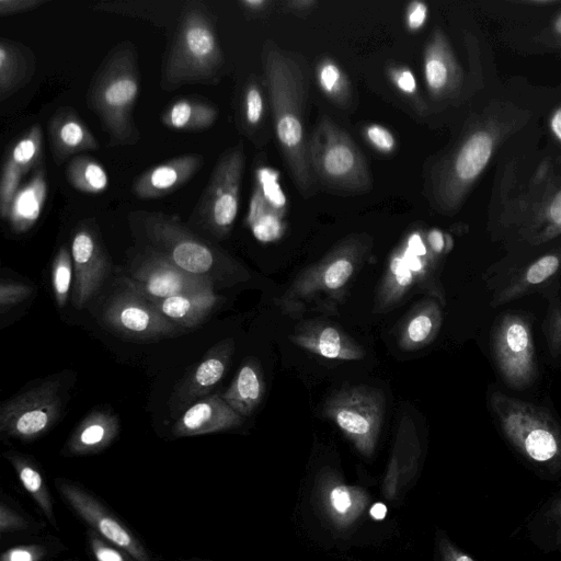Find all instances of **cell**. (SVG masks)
Returning a JSON list of instances; mask_svg holds the SVG:
<instances>
[{
    "label": "cell",
    "instance_id": "1",
    "mask_svg": "<svg viewBox=\"0 0 561 561\" xmlns=\"http://www.w3.org/2000/svg\"><path fill=\"white\" fill-rule=\"evenodd\" d=\"M529 117L528 111L504 101H492L471 117L430 172L426 192L432 207L444 215L457 213L501 145Z\"/></svg>",
    "mask_w": 561,
    "mask_h": 561
},
{
    "label": "cell",
    "instance_id": "2",
    "mask_svg": "<svg viewBox=\"0 0 561 561\" xmlns=\"http://www.w3.org/2000/svg\"><path fill=\"white\" fill-rule=\"evenodd\" d=\"M265 89L277 145L299 194L308 198L316 191L306 133L309 72L304 58L283 49L272 39L262 48Z\"/></svg>",
    "mask_w": 561,
    "mask_h": 561
},
{
    "label": "cell",
    "instance_id": "3",
    "mask_svg": "<svg viewBox=\"0 0 561 561\" xmlns=\"http://www.w3.org/2000/svg\"><path fill=\"white\" fill-rule=\"evenodd\" d=\"M367 233H352L340 240L320 260L302 270L275 300L280 311L299 318L308 311L335 314L348 288L373 249Z\"/></svg>",
    "mask_w": 561,
    "mask_h": 561
},
{
    "label": "cell",
    "instance_id": "4",
    "mask_svg": "<svg viewBox=\"0 0 561 561\" xmlns=\"http://www.w3.org/2000/svg\"><path fill=\"white\" fill-rule=\"evenodd\" d=\"M140 92L137 51L125 41L113 47L94 72L87 104L100 118L108 146H130L140 139L134 108Z\"/></svg>",
    "mask_w": 561,
    "mask_h": 561
},
{
    "label": "cell",
    "instance_id": "5",
    "mask_svg": "<svg viewBox=\"0 0 561 561\" xmlns=\"http://www.w3.org/2000/svg\"><path fill=\"white\" fill-rule=\"evenodd\" d=\"M224 64L214 14L202 0L183 2L160 87L172 91L183 84H215Z\"/></svg>",
    "mask_w": 561,
    "mask_h": 561
},
{
    "label": "cell",
    "instance_id": "6",
    "mask_svg": "<svg viewBox=\"0 0 561 561\" xmlns=\"http://www.w3.org/2000/svg\"><path fill=\"white\" fill-rule=\"evenodd\" d=\"M500 236L526 250L561 236V178L540 165L500 215Z\"/></svg>",
    "mask_w": 561,
    "mask_h": 561
},
{
    "label": "cell",
    "instance_id": "7",
    "mask_svg": "<svg viewBox=\"0 0 561 561\" xmlns=\"http://www.w3.org/2000/svg\"><path fill=\"white\" fill-rule=\"evenodd\" d=\"M489 410L501 433L524 457L539 465L561 462V424L543 405L490 391Z\"/></svg>",
    "mask_w": 561,
    "mask_h": 561
},
{
    "label": "cell",
    "instance_id": "8",
    "mask_svg": "<svg viewBox=\"0 0 561 561\" xmlns=\"http://www.w3.org/2000/svg\"><path fill=\"white\" fill-rule=\"evenodd\" d=\"M309 160L316 182L342 193H365L371 178L365 156L350 135L322 115L309 138Z\"/></svg>",
    "mask_w": 561,
    "mask_h": 561
},
{
    "label": "cell",
    "instance_id": "9",
    "mask_svg": "<svg viewBox=\"0 0 561 561\" xmlns=\"http://www.w3.org/2000/svg\"><path fill=\"white\" fill-rule=\"evenodd\" d=\"M129 222L137 234L144 236L154 252L194 275L211 271L220 254L185 227L179 218L160 211L136 210Z\"/></svg>",
    "mask_w": 561,
    "mask_h": 561
},
{
    "label": "cell",
    "instance_id": "10",
    "mask_svg": "<svg viewBox=\"0 0 561 561\" xmlns=\"http://www.w3.org/2000/svg\"><path fill=\"white\" fill-rule=\"evenodd\" d=\"M245 163L243 142L226 149L218 158L191 220L216 238H226L234 225Z\"/></svg>",
    "mask_w": 561,
    "mask_h": 561
},
{
    "label": "cell",
    "instance_id": "11",
    "mask_svg": "<svg viewBox=\"0 0 561 561\" xmlns=\"http://www.w3.org/2000/svg\"><path fill=\"white\" fill-rule=\"evenodd\" d=\"M385 411L383 391L365 385L342 389L333 393L323 405V414L334 422L365 457L375 453Z\"/></svg>",
    "mask_w": 561,
    "mask_h": 561
},
{
    "label": "cell",
    "instance_id": "12",
    "mask_svg": "<svg viewBox=\"0 0 561 561\" xmlns=\"http://www.w3.org/2000/svg\"><path fill=\"white\" fill-rule=\"evenodd\" d=\"M490 347L495 366L510 388L524 390L536 381V347L526 314L508 311L499 317L492 328Z\"/></svg>",
    "mask_w": 561,
    "mask_h": 561
},
{
    "label": "cell",
    "instance_id": "13",
    "mask_svg": "<svg viewBox=\"0 0 561 561\" xmlns=\"http://www.w3.org/2000/svg\"><path fill=\"white\" fill-rule=\"evenodd\" d=\"M60 412L58 383L43 382L1 405L0 431L8 437L31 442L47 433L58 421Z\"/></svg>",
    "mask_w": 561,
    "mask_h": 561
},
{
    "label": "cell",
    "instance_id": "14",
    "mask_svg": "<svg viewBox=\"0 0 561 561\" xmlns=\"http://www.w3.org/2000/svg\"><path fill=\"white\" fill-rule=\"evenodd\" d=\"M55 485L64 502L89 526V529L118 546L137 561H153L150 552L133 530L87 489L64 478L57 479Z\"/></svg>",
    "mask_w": 561,
    "mask_h": 561
},
{
    "label": "cell",
    "instance_id": "15",
    "mask_svg": "<svg viewBox=\"0 0 561 561\" xmlns=\"http://www.w3.org/2000/svg\"><path fill=\"white\" fill-rule=\"evenodd\" d=\"M103 320L115 332L138 341L170 336L178 333L180 328L149 300L128 289L108 300Z\"/></svg>",
    "mask_w": 561,
    "mask_h": 561
},
{
    "label": "cell",
    "instance_id": "16",
    "mask_svg": "<svg viewBox=\"0 0 561 561\" xmlns=\"http://www.w3.org/2000/svg\"><path fill=\"white\" fill-rule=\"evenodd\" d=\"M123 282L126 289L149 301L199 290L213 285L207 275L187 273L154 251Z\"/></svg>",
    "mask_w": 561,
    "mask_h": 561
},
{
    "label": "cell",
    "instance_id": "17",
    "mask_svg": "<svg viewBox=\"0 0 561 561\" xmlns=\"http://www.w3.org/2000/svg\"><path fill=\"white\" fill-rule=\"evenodd\" d=\"M75 271L73 302L83 308L100 290L108 272V259L93 219H85L76 227L71 241Z\"/></svg>",
    "mask_w": 561,
    "mask_h": 561
},
{
    "label": "cell",
    "instance_id": "18",
    "mask_svg": "<svg viewBox=\"0 0 561 561\" xmlns=\"http://www.w3.org/2000/svg\"><path fill=\"white\" fill-rule=\"evenodd\" d=\"M316 504L332 529L344 533L352 528L369 504L367 491L346 483L331 469L321 471L314 485Z\"/></svg>",
    "mask_w": 561,
    "mask_h": 561
},
{
    "label": "cell",
    "instance_id": "19",
    "mask_svg": "<svg viewBox=\"0 0 561 561\" xmlns=\"http://www.w3.org/2000/svg\"><path fill=\"white\" fill-rule=\"evenodd\" d=\"M561 243L514 268L493 294L491 307H500L522 297L560 287Z\"/></svg>",
    "mask_w": 561,
    "mask_h": 561
},
{
    "label": "cell",
    "instance_id": "20",
    "mask_svg": "<svg viewBox=\"0 0 561 561\" xmlns=\"http://www.w3.org/2000/svg\"><path fill=\"white\" fill-rule=\"evenodd\" d=\"M423 76L431 100L443 102L457 96L463 71L445 32L433 30L423 53Z\"/></svg>",
    "mask_w": 561,
    "mask_h": 561
},
{
    "label": "cell",
    "instance_id": "21",
    "mask_svg": "<svg viewBox=\"0 0 561 561\" xmlns=\"http://www.w3.org/2000/svg\"><path fill=\"white\" fill-rule=\"evenodd\" d=\"M43 131L39 125H32L7 150L0 175V216L7 219L12 198L21 181L31 170H35L43 161Z\"/></svg>",
    "mask_w": 561,
    "mask_h": 561
},
{
    "label": "cell",
    "instance_id": "22",
    "mask_svg": "<svg viewBox=\"0 0 561 561\" xmlns=\"http://www.w3.org/2000/svg\"><path fill=\"white\" fill-rule=\"evenodd\" d=\"M289 340L297 346L321 357L358 360L365 357L364 347L340 327L320 319L300 322Z\"/></svg>",
    "mask_w": 561,
    "mask_h": 561
},
{
    "label": "cell",
    "instance_id": "23",
    "mask_svg": "<svg viewBox=\"0 0 561 561\" xmlns=\"http://www.w3.org/2000/svg\"><path fill=\"white\" fill-rule=\"evenodd\" d=\"M420 458L421 444L416 426L409 415H403L381 483V494L388 502L394 501L412 481Z\"/></svg>",
    "mask_w": 561,
    "mask_h": 561
},
{
    "label": "cell",
    "instance_id": "24",
    "mask_svg": "<svg viewBox=\"0 0 561 561\" xmlns=\"http://www.w3.org/2000/svg\"><path fill=\"white\" fill-rule=\"evenodd\" d=\"M233 350L232 339H225L214 345L171 397V409L179 411L188 408L206 397L226 374Z\"/></svg>",
    "mask_w": 561,
    "mask_h": 561
},
{
    "label": "cell",
    "instance_id": "25",
    "mask_svg": "<svg viewBox=\"0 0 561 561\" xmlns=\"http://www.w3.org/2000/svg\"><path fill=\"white\" fill-rule=\"evenodd\" d=\"M239 415L219 393L206 396L192 403L172 427L174 437L217 433L240 426Z\"/></svg>",
    "mask_w": 561,
    "mask_h": 561
},
{
    "label": "cell",
    "instance_id": "26",
    "mask_svg": "<svg viewBox=\"0 0 561 561\" xmlns=\"http://www.w3.org/2000/svg\"><path fill=\"white\" fill-rule=\"evenodd\" d=\"M203 164L204 157L198 153L174 157L139 174L133 183V193L142 199L169 195L187 183Z\"/></svg>",
    "mask_w": 561,
    "mask_h": 561
},
{
    "label": "cell",
    "instance_id": "27",
    "mask_svg": "<svg viewBox=\"0 0 561 561\" xmlns=\"http://www.w3.org/2000/svg\"><path fill=\"white\" fill-rule=\"evenodd\" d=\"M50 150L57 164L81 151L100 148L98 139L70 107L57 110L48 122Z\"/></svg>",
    "mask_w": 561,
    "mask_h": 561
},
{
    "label": "cell",
    "instance_id": "28",
    "mask_svg": "<svg viewBox=\"0 0 561 561\" xmlns=\"http://www.w3.org/2000/svg\"><path fill=\"white\" fill-rule=\"evenodd\" d=\"M118 431L119 423L116 415L108 411L95 410L77 425L65 445L64 454L67 456L98 454L113 443Z\"/></svg>",
    "mask_w": 561,
    "mask_h": 561
},
{
    "label": "cell",
    "instance_id": "29",
    "mask_svg": "<svg viewBox=\"0 0 561 561\" xmlns=\"http://www.w3.org/2000/svg\"><path fill=\"white\" fill-rule=\"evenodd\" d=\"M398 248L405 264L417 278L421 289L445 306V290L438 277L440 259L427 248L425 231H411Z\"/></svg>",
    "mask_w": 561,
    "mask_h": 561
},
{
    "label": "cell",
    "instance_id": "30",
    "mask_svg": "<svg viewBox=\"0 0 561 561\" xmlns=\"http://www.w3.org/2000/svg\"><path fill=\"white\" fill-rule=\"evenodd\" d=\"M47 176L44 163L22 184L10 204L7 221L15 233L28 231L38 220L47 197Z\"/></svg>",
    "mask_w": 561,
    "mask_h": 561
},
{
    "label": "cell",
    "instance_id": "31",
    "mask_svg": "<svg viewBox=\"0 0 561 561\" xmlns=\"http://www.w3.org/2000/svg\"><path fill=\"white\" fill-rule=\"evenodd\" d=\"M443 305L435 298L423 299L403 320L397 336L398 346L407 352L430 345L443 324Z\"/></svg>",
    "mask_w": 561,
    "mask_h": 561
},
{
    "label": "cell",
    "instance_id": "32",
    "mask_svg": "<svg viewBox=\"0 0 561 561\" xmlns=\"http://www.w3.org/2000/svg\"><path fill=\"white\" fill-rule=\"evenodd\" d=\"M33 50L9 38L0 39V102L26 85L35 73Z\"/></svg>",
    "mask_w": 561,
    "mask_h": 561
},
{
    "label": "cell",
    "instance_id": "33",
    "mask_svg": "<svg viewBox=\"0 0 561 561\" xmlns=\"http://www.w3.org/2000/svg\"><path fill=\"white\" fill-rule=\"evenodd\" d=\"M150 302L180 328L191 329L202 323L210 314L218 302V297L210 285L199 290Z\"/></svg>",
    "mask_w": 561,
    "mask_h": 561
},
{
    "label": "cell",
    "instance_id": "34",
    "mask_svg": "<svg viewBox=\"0 0 561 561\" xmlns=\"http://www.w3.org/2000/svg\"><path fill=\"white\" fill-rule=\"evenodd\" d=\"M414 287H420V283L397 248L389 257L386 272L377 289L374 312L386 313L392 310Z\"/></svg>",
    "mask_w": 561,
    "mask_h": 561
},
{
    "label": "cell",
    "instance_id": "35",
    "mask_svg": "<svg viewBox=\"0 0 561 561\" xmlns=\"http://www.w3.org/2000/svg\"><path fill=\"white\" fill-rule=\"evenodd\" d=\"M265 383L260 364L248 359L239 368L222 399L242 417L249 416L261 403Z\"/></svg>",
    "mask_w": 561,
    "mask_h": 561
},
{
    "label": "cell",
    "instance_id": "36",
    "mask_svg": "<svg viewBox=\"0 0 561 561\" xmlns=\"http://www.w3.org/2000/svg\"><path fill=\"white\" fill-rule=\"evenodd\" d=\"M218 118L217 108L196 99H179L162 113L161 122L171 129L201 131L211 127Z\"/></svg>",
    "mask_w": 561,
    "mask_h": 561
},
{
    "label": "cell",
    "instance_id": "37",
    "mask_svg": "<svg viewBox=\"0 0 561 561\" xmlns=\"http://www.w3.org/2000/svg\"><path fill=\"white\" fill-rule=\"evenodd\" d=\"M4 457L12 465L22 486L32 497L44 517L51 526L57 527L49 489L37 465L30 457L15 451L5 453Z\"/></svg>",
    "mask_w": 561,
    "mask_h": 561
},
{
    "label": "cell",
    "instance_id": "38",
    "mask_svg": "<svg viewBox=\"0 0 561 561\" xmlns=\"http://www.w3.org/2000/svg\"><path fill=\"white\" fill-rule=\"evenodd\" d=\"M314 77L322 94L335 106L346 110L353 103L352 83L333 58L321 57L314 67Z\"/></svg>",
    "mask_w": 561,
    "mask_h": 561
},
{
    "label": "cell",
    "instance_id": "39",
    "mask_svg": "<svg viewBox=\"0 0 561 561\" xmlns=\"http://www.w3.org/2000/svg\"><path fill=\"white\" fill-rule=\"evenodd\" d=\"M268 98L261 81L251 76L245 81L240 96L239 122L249 137L260 130L266 118Z\"/></svg>",
    "mask_w": 561,
    "mask_h": 561
},
{
    "label": "cell",
    "instance_id": "40",
    "mask_svg": "<svg viewBox=\"0 0 561 561\" xmlns=\"http://www.w3.org/2000/svg\"><path fill=\"white\" fill-rule=\"evenodd\" d=\"M176 3L165 1H101L92 10L142 19L165 26Z\"/></svg>",
    "mask_w": 561,
    "mask_h": 561
},
{
    "label": "cell",
    "instance_id": "41",
    "mask_svg": "<svg viewBox=\"0 0 561 561\" xmlns=\"http://www.w3.org/2000/svg\"><path fill=\"white\" fill-rule=\"evenodd\" d=\"M66 179L77 191L100 194L108 186V175L101 163L89 156H76L66 167Z\"/></svg>",
    "mask_w": 561,
    "mask_h": 561
},
{
    "label": "cell",
    "instance_id": "42",
    "mask_svg": "<svg viewBox=\"0 0 561 561\" xmlns=\"http://www.w3.org/2000/svg\"><path fill=\"white\" fill-rule=\"evenodd\" d=\"M386 75L398 94L419 115L427 113V104L422 96L413 71L404 65L390 64L386 68Z\"/></svg>",
    "mask_w": 561,
    "mask_h": 561
},
{
    "label": "cell",
    "instance_id": "43",
    "mask_svg": "<svg viewBox=\"0 0 561 561\" xmlns=\"http://www.w3.org/2000/svg\"><path fill=\"white\" fill-rule=\"evenodd\" d=\"M72 271L71 252H69L67 247L62 245L59 248L51 265V288L59 308H62L68 300Z\"/></svg>",
    "mask_w": 561,
    "mask_h": 561
},
{
    "label": "cell",
    "instance_id": "44",
    "mask_svg": "<svg viewBox=\"0 0 561 561\" xmlns=\"http://www.w3.org/2000/svg\"><path fill=\"white\" fill-rule=\"evenodd\" d=\"M560 287L553 288L545 294L548 300L545 318V335L547 347L552 358L561 356V297Z\"/></svg>",
    "mask_w": 561,
    "mask_h": 561
},
{
    "label": "cell",
    "instance_id": "45",
    "mask_svg": "<svg viewBox=\"0 0 561 561\" xmlns=\"http://www.w3.org/2000/svg\"><path fill=\"white\" fill-rule=\"evenodd\" d=\"M87 542L94 561H137L128 552L103 539L91 529L87 531Z\"/></svg>",
    "mask_w": 561,
    "mask_h": 561
},
{
    "label": "cell",
    "instance_id": "46",
    "mask_svg": "<svg viewBox=\"0 0 561 561\" xmlns=\"http://www.w3.org/2000/svg\"><path fill=\"white\" fill-rule=\"evenodd\" d=\"M363 137L376 151L391 154L397 150L398 141L393 133L383 125L371 123L363 128Z\"/></svg>",
    "mask_w": 561,
    "mask_h": 561
},
{
    "label": "cell",
    "instance_id": "47",
    "mask_svg": "<svg viewBox=\"0 0 561 561\" xmlns=\"http://www.w3.org/2000/svg\"><path fill=\"white\" fill-rule=\"evenodd\" d=\"M248 226L256 240L264 243L279 239L285 232L283 216L277 214L263 215Z\"/></svg>",
    "mask_w": 561,
    "mask_h": 561
},
{
    "label": "cell",
    "instance_id": "48",
    "mask_svg": "<svg viewBox=\"0 0 561 561\" xmlns=\"http://www.w3.org/2000/svg\"><path fill=\"white\" fill-rule=\"evenodd\" d=\"M50 549L44 543H24L8 548L1 553L0 561H44Z\"/></svg>",
    "mask_w": 561,
    "mask_h": 561
},
{
    "label": "cell",
    "instance_id": "49",
    "mask_svg": "<svg viewBox=\"0 0 561 561\" xmlns=\"http://www.w3.org/2000/svg\"><path fill=\"white\" fill-rule=\"evenodd\" d=\"M34 528L33 523L23 514L16 511L5 500L0 503V534L5 536L8 534L24 531Z\"/></svg>",
    "mask_w": 561,
    "mask_h": 561
},
{
    "label": "cell",
    "instance_id": "50",
    "mask_svg": "<svg viewBox=\"0 0 561 561\" xmlns=\"http://www.w3.org/2000/svg\"><path fill=\"white\" fill-rule=\"evenodd\" d=\"M32 287L22 283L2 279L0 283V311L5 313L9 309L26 299Z\"/></svg>",
    "mask_w": 561,
    "mask_h": 561
},
{
    "label": "cell",
    "instance_id": "51",
    "mask_svg": "<svg viewBox=\"0 0 561 561\" xmlns=\"http://www.w3.org/2000/svg\"><path fill=\"white\" fill-rule=\"evenodd\" d=\"M425 241L430 251L438 259L447 255L454 247L453 238L438 228L425 231Z\"/></svg>",
    "mask_w": 561,
    "mask_h": 561
},
{
    "label": "cell",
    "instance_id": "52",
    "mask_svg": "<svg viewBox=\"0 0 561 561\" xmlns=\"http://www.w3.org/2000/svg\"><path fill=\"white\" fill-rule=\"evenodd\" d=\"M428 16V7L426 3L414 0L405 8L404 21L410 32L420 31L426 23Z\"/></svg>",
    "mask_w": 561,
    "mask_h": 561
},
{
    "label": "cell",
    "instance_id": "53",
    "mask_svg": "<svg viewBox=\"0 0 561 561\" xmlns=\"http://www.w3.org/2000/svg\"><path fill=\"white\" fill-rule=\"evenodd\" d=\"M45 2V0H0V15L4 18L31 11Z\"/></svg>",
    "mask_w": 561,
    "mask_h": 561
},
{
    "label": "cell",
    "instance_id": "54",
    "mask_svg": "<svg viewBox=\"0 0 561 561\" xmlns=\"http://www.w3.org/2000/svg\"><path fill=\"white\" fill-rule=\"evenodd\" d=\"M437 546L442 561H474L443 535L437 537Z\"/></svg>",
    "mask_w": 561,
    "mask_h": 561
},
{
    "label": "cell",
    "instance_id": "55",
    "mask_svg": "<svg viewBox=\"0 0 561 561\" xmlns=\"http://www.w3.org/2000/svg\"><path fill=\"white\" fill-rule=\"evenodd\" d=\"M240 9L247 16L261 18L265 16L272 10L274 1L272 0H240L238 2Z\"/></svg>",
    "mask_w": 561,
    "mask_h": 561
},
{
    "label": "cell",
    "instance_id": "56",
    "mask_svg": "<svg viewBox=\"0 0 561 561\" xmlns=\"http://www.w3.org/2000/svg\"><path fill=\"white\" fill-rule=\"evenodd\" d=\"M319 4L316 0H288L283 2L284 10L297 16H307Z\"/></svg>",
    "mask_w": 561,
    "mask_h": 561
},
{
    "label": "cell",
    "instance_id": "57",
    "mask_svg": "<svg viewBox=\"0 0 561 561\" xmlns=\"http://www.w3.org/2000/svg\"><path fill=\"white\" fill-rule=\"evenodd\" d=\"M550 127L554 136L561 141V106L552 114Z\"/></svg>",
    "mask_w": 561,
    "mask_h": 561
},
{
    "label": "cell",
    "instance_id": "58",
    "mask_svg": "<svg viewBox=\"0 0 561 561\" xmlns=\"http://www.w3.org/2000/svg\"><path fill=\"white\" fill-rule=\"evenodd\" d=\"M551 518L558 527V538L561 541V500L552 507L550 512Z\"/></svg>",
    "mask_w": 561,
    "mask_h": 561
},
{
    "label": "cell",
    "instance_id": "59",
    "mask_svg": "<svg viewBox=\"0 0 561 561\" xmlns=\"http://www.w3.org/2000/svg\"><path fill=\"white\" fill-rule=\"evenodd\" d=\"M524 4H531V5H553L561 3L557 0H531V1H523Z\"/></svg>",
    "mask_w": 561,
    "mask_h": 561
},
{
    "label": "cell",
    "instance_id": "60",
    "mask_svg": "<svg viewBox=\"0 0 561 561\" xmlns=\"http://www.w3.org/2000/svg\"><path fill=\"white\" fill-rule=\"evenodd\" d=\"M551 44L558 48H561V38H552Z\"/></svg>",
    "mask_w": 561,
    "mask_h": 561
},
{
    "label": "cell",
    "instance_id": "61",
    "mask_svg": "<svg viewBox=\"0 0 561 561\" xmlns=\"http://www.w3.org/2000/svg\"><path fill=\"white\" fill-rule=\"evenodd\" d=\"M184 561H206V560L192 559V560H184Z\"/></svg>",
    "mask_w": 561,
    "mask_h": 561
},
{
    "label": "cell",
    "instance_id": "62",
    "mask_svg": "<svg viewBox=\"0 0 561 561\" xmlns=\"http://www.w3.org/2000/svg\"><path fill=\"white\" fill-rule=\"evenodd\" d=\"M561 14V13H560Z\"/></svg>",
    "mask_w": 561,
    "mask_h": 561
}]
</instances>
